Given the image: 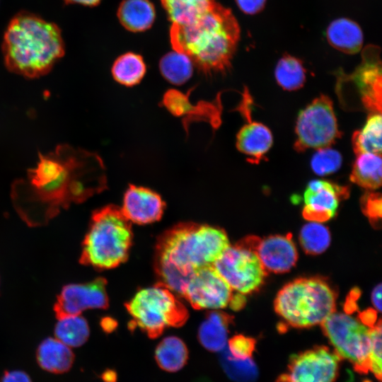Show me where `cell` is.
Returning a JSON list of instances; mask_svg holds the SVG:
<instances>
[{"instance_id": "cell-1", "label": "cell", "mask_w": 382, "mask_h": 382, "mask_svg": "<svg viewBox=\"0 0 382 382\" xmlns=\"http://www.w3.org/2000/svg\"><path fill=\"white\" fill-rule=\"evenodd\" d=\"M106 187L105 168L97 154L60 144L47 154H39L26 178L13 183L11 197L21 219L37 226Z\"/></svg>"}, {"instance_id": "cell-41", "label": "cell", "mask_w": 382, "mask_h": 382, "mask_svg": "<svg viewBox=\"0 0 382 382\" xmlns=\"http://www.w3.org/2000/svg\"><path fill=\"white\" fill-rule=\"evenodd\" d=\"M104 382H116L117 374L112 370H107L102 375Z\"/></svg>"}, {"instance_id": "cell-15", "label": "cell", "mask_w": 382, "mask_h": 382, "mask_svg": "<svg viewBox=\"0 0 382 382\" xmlns=\"http://www.w3.org/2000/svg\"><path fill=\"white\" fill-rule=\"evenodd\" d=\"M349 193L347 186L324 180H311L303 195V218L320 223L330 220L335 215L340 202L347 198Z\"/></svg>"}, {"instance_id": "cell-33", "label": "cell", "mask_w": 382, "mask_h": 382, "mask_svg": "<svg viewBox=\"0 0 382 382\" xmlns=\"http://www.w3.org/2000/svg\"><path fill=\"white\" fill-rule=\"evenodd\" d=\"M342 157L330 147L317 149L311 161L313 171L318 175H328L336 172L341 166Z\"/></svg>"}, {"instance_id": "cell-26", "label": "cell", "mask_w": 382, "mask_h": 382, "mask_svg": "<svg viewBox=\"0 0 382 382\" xmlns=\"http://www.w3.org/2000/svg\"><path fill=\"white\" fill-rule=\"evenodd\" d=\"M55 338L69 347H79L88 339L90 329L87 320L81 315L58 319L54 327Z\"/></svg>"}, {"instance_id": "cell-42", "label": "cell", "mask_w": 382, "mask_h": 382, "mask_svg": "<svg viewBox=\"0 0 382 382\" xmlns=\"http://www.w3.org/2000/svg\"><path fill=\"white\" fill-rule=\"evenodd\" d=\"M101 325L105 332H111L115 327V322H112L110 319H103L101 322Z\"/></svg>"}, {"instance_id": "cell-4", "label": "cell", "mask_w": 382, "mask_h": 382, "mask_svg": "<svg viewBox=\"0 0 382 382\" xmlns=\"http://www.w3.org/2000/svg\"><path fill=\"white\" fill-rule=\"evenodd\" d=\"M9 70L28 78L42 76L64 54L59 28L31 14H21L10 23L4 41Z\"/></svg>"}, {"instance_id": "cell-23", "label": "cell", "mask_w": 382, "mask_h": 382, "mask_svg": "<svg viewBox=\"0 0 382 382\" xmlns=\"http://www.w3.org/2000/svg\"><path fill=\"white\" fill-rule=\"evenodd\" d=\"M381 155L360 154L357 155L349 176L350 180L369 190L381 186Z\"/></svg>"}, {"instance_id": "cell-34", "label": "cell", "mask_w": 382, "mask_h": 382, "mask_svg": "<svg viewBox=\"0 0 382 382\" xmlns=\"http://www.w3.org/2000/svg\"><path fill=\"white\" fill-rule=\"evenodd\" d=\"M369 371L375 377L381 379V321L370 328V347L369 353Z\"/></svg>"}, {"instance_id": "cell-5", "label": "cell", "mask_w": 382, "mask_h": 382, "mask_svg": "<svg viewBox=\"0 0 382 382\" xmlns=\"http://www.w3.org/2000/svg\"><path fill=\"white\" fill-rule=\"evenodd\" d=\"M133 238L131 222L121 208L109 204L95 210L82 242L79 262L98 270L125 262Z\"/></svg>"}, {"instance_id": "cell-16", "label": "cell", "mask_w": 382, "mask_h": 382, "mask_svg": "<svg viewBox=\"0 0 382 382\" xmlns=\"http://www.w3.org/2000/svg\"><path fill=\"white\" fill-rule=\"evenodd\" d=\"M252 98L245 89L238 109L244 116L246 122L238 131L236 146L237 149L246 156L247 161L257 164L271 149L273 137L270 129L264 124L251 120Z\"/></svg>"}, {"instance_id": "cell-21", "label": "cell", "mask_w": 382, "mask_h": 382, "mask_svg": "<svg viewBox=\"0 0 382 382\" xmlns=\"http://www.w3.org/2000/svg\"><path fill=\"white\" fill-rule=\"evenodd\" d=\"M326 36L333 47L347 54L358 52L363 45V33L360 27L345 18L332 21L327 29Z\"/></svg>"}, {"instance_id": "cell-35", "label": "cell", "mask_w": 382, "mask_h": 382, "mask_svg": "<svg viewBox=\"0 0 382 382\" xmlns=\"http://www.w3.org/2000/svg\"><path fill=\"white\" fill-rule=\"evenodd\" d=\"M361 207L371 224L380 223L382 210V197L378 192H367L361 198Z\"/></svg>"}, {"instance_id": "cell-30", "label": "cell", "mask_w": 382, "mask_h": 382, "mask_svg": "<svg viewBox=\"0 0 382 382\" xmlns=\"http://www.w3.org/2000/svg\"><path fill=\"white\" fill-rule=\"evenodd\" d=\"M275 79L284 90L292 91L301 88L306 81V70L297 58L285 55L277 64Z\"/></svg>"}, {"instance_id": "cell-39", "label": "cell", "mask_w": 382, "mask_h": 382, "mask_svg": "<svg viewBox=\"0 0 382 382\" xmlns=\"http://www.w3.org/2000/svg\"><path fill=\"white\" fill-rule=\"evenodd\" d=\"M359 320L368 327H372L376 323V312L372 309L367 310L360 314Z\"/></svg>"}, {"instance_id": "cell-22", "label": "cell", "mask_w": 382, "mask_h": 382, "mask_svg": "<svg viewBox=\"0 0 382 382\" xmlns=\"http://www.w3.org/2000/svg\"><path fill=\"white\" fill-rule=\"evenodd\" d=\"M155 16L154 6L149 0H124L117 10L121 24L132 32L150 28Z\"/></svg>"}, {"instance_id": "cell-17", "label": "cell", "mask_w": 382, "mask_h": 382, "mask_svg": "<svg viewBox=\"0 0 382 382\" xmlns=\"http://www.w3.org/2000/svg\"><path fill=\"white\" fill-rule=\"evenodd\" d=\"M165 205L157 192L147 187L131 185L124 195L121 209L130 222L147 224L161 218Z\"/></svg>"}, {"instance_id": "cell-38", "label": "cell", "mask_w": 382, "mask_h": 382, "mask_svg": "<svg viewBox=\"0 0 382 382\" xmlns=\"http://www.w3.org/2000/svg\"><path fill=\"white\" fill-rule=\"evenodd\" d=\"M0 382H32V381L25 372L15 370L5 372Z\"/></svg>"}, {"instance_id": "cell-37", "label": "cell", "mask_w": 382, "mask_h": 382, "mask_svg": "<svg viewBox=\"0 0 382 382\" xmlns=\"http://www.w3.org/2000/svg\"><path fill=\"white\" fill-rule=\"evenodd\" d=\"M239 8L247 14H255L265 6L266 0H236Z\"/></svg>"}, {"instance_id": "cell-3", "label": "cell", "mask_w": 382, "mask_h": 382, "mask_svg": "<svg viewBox=\"0 0 382 382\" xmlns=\"http://www.w3.org/2000/svg\"><path fill=\"white\" fill-rule=\"evenodd\" d=\"M240 38V27L231 11L218 2L191 21L171 24L173 50L185 54L206 75L227 71Z\"/></svg>"}, {"instance_id": "cell-6", "label": "cell", "mask_w": 382, "mask_h": 382, "mask_svg": "<svg viewBox=\"0 0 382 382\" xmlns=\"http://www.w3.org/2000/svg\"><path fill=\"white\" fill-rule=\"evenodd\" d=\"M336 295L320 278H299L280 289L274 310L289 325L308 328L321 324L335 311Z\"/></svg>"}, {"instance_id": "cell-10", "label": "cell", "mask_w": 382, "mask_h": 382, "mask_svg": "<svg viewBox=\"0 0 382 382\" xmlns=\"http://www.w3.org/2000/svg\"><path fill=\"white\" fill-rule=\"evenodd\" d=\"M213 266L231 289L241 294L257 290L267 274L256 253L240 242L229 245Z\"/></svg>"}, {"instance_id": "cell-44", "label": "cell", "mask_w": 382, "mask_h": 382, "mask_svg": "<svg viewBox=\"0 0 382 382\" xmlns=\"http://www.w3.org/2000/svg\"><path fill=\"white\" fill-rule=\"evenodd\" d=\"M363 382H371V381H369V380H366V381H363Z\"/></svg>"}, {"instance_id": "cell-24", "label": "cell", "mask_w": 382, "mask_h": 382, "mask_svg": "<svg viewBox=\"0 0 382 382\" xmlns=\"http://www.w3.org/2000/svg\"><path fill=\"white\" fill-rule=\"evenodd\" d=\"M381 113H371L363 127L352 135V146L356 155L367 153L381 155Z\"/></svg>"}, {"instance_id": "cell-11", "label": "cell", "mask_w": 382, "mask_h": 382, "mask_svg": "<svg viewBox=\"0 0 382 382\" xmlns=\"http://www.w3.org/2000/svg\"><path fill=\"white\" fill-rule=\"evenodd\" d=\"M379 51L377 47H366L362 53V61L354 72L349 75L341 74L338 79L352 85L354 97L359 101V107L371 113H381L382 76Z\"/></svg>"}, {"instance_id": "cell-40", "label": "cell", "mask_w": 382, "mask_h": 382, "mask_svg": "<svg viewBox=\"0 0 382 382\" xmlns=\"http://www.w3.org/2000/svg\"><path fill=\"white\" fill-rule=\"evenodd\" d=\"M371 301L378 311H381V284L377 285L372 291Z\"/></svg>"}, {"instance_id": "cell-29", "label": "cell", "mask_w": 382, "mask_h": 382, "mask_svg": "<svg viewBox=\"0 0 382 382\" xmlns=\"http://www.w3.org/2000/svg\"><path fill=\"white\" fill-rule=\"evenodd\" d=\"M193 64L185 54L175 50L164 55L159 63L163 76L174 85H182L192 76Z\"/></svg>"}, {"instance_id": "cell-8", "label": "cell", "mask_w": 382, "mask_h": 382, "mask_svg": "<svg viewBox=\"0 0 382 382\" xmlns=\"http://www.w3.org/2000/svg\"><path fill=\"white\" fill-rule=\"evenodd\" d=\"M321 326L340 359L348 360L358 372L366 374L369 371L371 327L348 314L335 311Z\"/></svg>"}, {"instance_id": "cell-14", "label": "cell", "mask_w": 382, "mask_h": 382, "mask_svg": "<svg viewBox=\"0 0 382 382\" xmlns=\"http://www.w3.org/2000/svg\"><path fill=\"white\" fill-rule=\"evenodd\" d=\"M108 306L106 280L98 277L86 283L64 286L54 304V311L59 319L81 315L86 309H104Z\"/></svg>"}, {"instance_id": "cell-18", "label": "cell", "mask_w": 382, "mask_h": 382, "mask_svg": "<svg viewBox=\"0 0 382 382\" xmlns=\"http://www.w3.org/2000/svg\"><path fill=\"white\" fill-rule=\"evenodd\" d=\"M254 251L267 271L284 273L296 264L298 253L291 234L274 235L258 240Z\"/></svg>"}, {"instance_id": "cell-43", "label": "cell", "mask_w": 382, "mask_h": 382, "mask_svg": "<svg viewBox=\"0 0 382 382\" xmlns=\"http://www.w3.org/2000/svg\"><path fill=\"white\" fill-rule=\"evenodd\" d=\"M71 3L82 4L84 6H96L100 0H66Z\"/></svg>"}, {"instance_id": "cell-12", "label": "cell", "mask_w": 382, "mask_h": 382, "mask_svg": "<svg viewBox=\"0 0 382 382\" xmlns=\"http://www.w3.org/2000/svg\"><path fill=\"white\" fill-rule=\"evenodd\" d=\"M340 358L328 347H316L292 356L277 382H334Z\"/></svg>"}, {"instance_id": "cell-19", "label": "cell", "mask_w": 382, "mask_h": 382, "mask_svg": "<svg viewBox=\"0 0 382 382\" xmlns=\"http://www.w3.org/2000/svg\"><path fill=\"white\" fill-rule=\"evenodd\" d=\"M36 359L42 369L53 374H63L71 368L74 354L71 347L57 338L48 337L39 345Z\"/></svg>"}, {"instance_id": "cell-31", "label": "cell", "mask_w": 382, "mask_h": 382, "mask_svg": "<svg viewBox=\"0 0 382 382\" xmlns=\"http://www.w3.org/2000/svg\"><path fill=\"white\" fill-rule=\"evenodd\" d=\"M220 363L226 375L236 382H254L257 378V367L251 357L235 358L226 347L221 351Z\"/></svg>"}, {"instance_id": "cell-32", "label": "cell", "mask_w": 382, "mask_h": 382, "mask_svg": "<svg viewBox=\"0 0 382 382\" xmlns=\"http://www.w3.org/2000/svg\"><path fill=\"white\" fill-rule=\"evenodd\" d=\"M330 233L320 222L311 221L301 229L299 241L303 250L309 255H319L330 245Z\"/></svg>"}, {"instance_id": "cell-20", "label": "cell", "mask_w": 382, "mask_h": 382, "mask_svg": "<svg viewBox=\"0 0 382 382\" xmlns=\"http://www.w3.org/2000/svg\"><path fill=\"white\" fill-rule=\"evenodd\" d=\"M232 317L222 311L209 312L198 330V340L208 351L220 352L226 345Z\"/></svg>"}, {"instance_id": "cell-13", "label": "cell", "mask_w": 382, "mask_h": 382, "mask_svg": "<svg viewBox=\"0 0 382 382\" xmlns=\"http://www.w3.org/2000/svg\"><path fill=\"white\" fill-rule=\"evenodd\" d=\"M182 296L197 310L225 308L233 297V289L213 265L195 272Z\"/></svg>"}, {"instance_id": "cell-25", "label": "cell", "mask_w": 382, "mask_h": 382, "mask_svg": "<svg viewBox=\"0 0 382 382\" xmlns=\"http://www.w3.org/2000/svg\"><path fill=\"white\" fill-rule=\"evenodd\" d=\"M188 349L179 337L169 336L161 340L155 350V359L158 366L168 372H176L187 363Z\"/></svg>"}, {"instance_id": "cell-36", "label": "cell", "mask_w": 382, "mask_h": 382, "mask_svg": "<svg viewBox=\"0 0 382 382\" xmlns=\"http://www.w3.org/2000/svg\"><path fill=\"white\" fill-rule=\"evenodd\" d=\"M255 347L254 339L243 335H236L228 340L227 349L233 357L245 359L252 357Z\"/></svg>"}, {"instance_id": "cell-28", "label": "cell", "mask_w": 382, "mask_h": 382, "mask_svg": "<svg viewBox=\"0 0 382 382\" xmlns=\"http://www.w3.org/2000/svg\"><path fill=\"white\" fill-rule=\"evenodd\" d=\"M171 24L185 23L209 9L216 0H161Z\"/></svg>"}, {"instance_id": "cell-27", "label": "cell", "mask_w": 382, "mask_h": 382, "mask_svg": "<svg viewBox=\"0 0 382 382\" xmlns=\"http://www.w3.org/2000/svg\"><path fill=\"white\" fill-rule=\"evenodd\" d=\"M146 69V66L141 56L127 52L115 60L112 66V74L119 83L133 86L141 81Z\"/></svg>"}, {"instance_id": "cell-9", "label": "cell", "mask_w": 382, "mask_h": 382, "mask_svg": "<svg viewBox=\"0 0 382 382\" xmlns=\"http://www.w3.org/2000/svg\"><path fill=\"white\" fill-rule=\"evenodd\" d=\"M295 133L294 148L298 152L330 147L341 137L333 103L328 96L320 95L299 112Z\"/></svg>"}, {"instance_id": "cell-7", "label": "cell", "mask_w": 382, "mask_h": 382, "mask_svg": "<svg viewBox=\"0 0 382 382\" xmlns=\"http://www.w3.org/2000/svg\"><path fill=\"white\" fill-rule=\"evenodd\" d=\"M132 318L130 328L139 327L156 338L169 327H180L188 318L185 306L161 283L139 290L127 303Z\"/></svg>"}, {"instance_id": "cell-2", "label": "cell", "mask_w": 382, "mask_h": 382, "mask_svg": "<svg viewBox=\"0 0 382 382\" xmlns=\"http://www.w3.org/2000/svg\"><path fill=\"white\" fill-rule=\"evenodd\" d=\"M230 245L226 232L216 226L182 223L158 240L156 270L160 283L182 296L192 274L213 265Z\"/></svg>"}]
</instances>
